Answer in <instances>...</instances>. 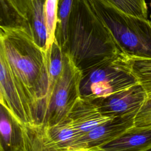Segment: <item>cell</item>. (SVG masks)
<instances>
[{"label":"cell","mask_w":151,"mask_h":151,"mask_svg":"<svg viewBox=\"0 0 151 151\" xmlns=\"http://www.w3.org/2000/svg\"><path fill=\"white\" fill-rule=\"evenodd\" d=\"M0 52L8 62L34 124H40L48 88L45 51L26 29L0 27Z\"/></svg>","instance_id":"1"},{"label":"cell","mask_w":151,"mask_h":151,"mask_svg":"<svg viewBox=\"0 0 151 151\" xmlns=\"http://www.w3.org/2000/svg\"><path fill=\"white\" fill-rule=\"evenodd\" d=\"M62 50L81 73L122 52L88 0H74Z\"/></svg>","instance_id":"2"},{"label":"cell","mask_w":151,"mask_h":151,"mask_svg":"<svg viewBox=\"0 0 151 151\" xmlns=\"http://www.w3.org/2000/svg\"><path fill=\"white\" fill-rule=\"evenodd\" d=\"M123 53L151 58V21L125 14L103 0H88Z\"/></svg>","instance_id":"3"},{"label":"cell","mask_w":151,"mask_h":151,"mask_svg":"<svg viewBox=\"0 0 151 151\" xmlns=\"http://www.w3.org/2000/svg\"><path fill=\"white\" fill-rule=\"evenodd\" d=\"M137 83L129 56L121 52L81 73L80 97L91 100L104 98Z\"/></svg>","instance_id":"4"},{"label":"cell","mask_w":151,"mask_h":151,"mask_svg":"<svg viewBox=\"0 0 151 151\" xmlns=\"http://www.w3.org/2000/svg\"><path fill=\"white\" fill-rule=\"evenodd\" d=\"M64 54V68L45 104L42 124L51 126L68 117L72 108L80 97L81 72L67 54Z\"/></svg>","instance_id":"5"},{"label":"cell","mask_w":151,"mask_h":151,"mask_svg":"<svg viewBox=\"0 0 151 151\" xmlns=\"http://www.w3.org/2000/svg\"><path fill=\"white\" fill-rule=\"evenodd\" d=\"M0 103L23 126L34 124L32 114L21 96L8 62L1 52Z\"/></svg>","instance_id":"6"},{"label":"cell","mask_w":151,"mask_h":151,"mask_svg":"<svg viewBox=\"0 0 151 151\" xmlns=\"http://www.w3.org/2000/svg\"><path fill=\"white\" fill-rule=\"evenodd\" d=\"M147 96L137 83L106 97L92 100L103 114L115 117L137 114Z\"/></svg>","instance_id":"7"},{"label":"cell","mask_w":151,"mask_h":151,"mask_svg":"<svg viewBox=\"0 0 151 151\" xmlns=\"http://www.w3.org/2000/svg\"><path fill=\"white\" fill-rule=\"evenodd\" d=\"M136 114L115 117L81 136L71 149L99 147L116 139L134 126Z\"/></svg>","instance_id":"8"},{"label":"cell","mask_w":151,"mask_h":151,"mask_svg":"<svg viewBox=\"0 0 151 151\" xmlns=\"http://www.w3.org/2000/svg\"><path fill=\"white\" fill-rule=\"evenodd\" d=\"M68 117L81 136L113 118L103 114L91 100L80 97Z\"/></svg>","instance_id":"9"},{"label":"cell","mask_w":151,"mask_h":151,"mask_svg":"<svg viewBox=\"0 0 151 151\" xmlns=\"http://www.w3.org/2000/svg\"><path fill=\"white\" fill-rule=\"evenodd\" d=\"M0 151H27L24 126L0 106Z\"/></svg>","instance_id":"10"},{"label":"cell","mask_w":151,"mask_h":151,"mask_svg":"<svg viewBox=\"0 0 151 151\" xmlns=\"http://www.w3.org/2000/svg\"><path fill=\"white\" fill-rule=\"evenodd\" d=\"M151 148V127L133 126L121 136L99 147L98 151H147Z\"/></svg>","instance_id":"11"},{"label":"cell","mask_w":151,"mask_h":151,"mask_svg":"<svg viewBox=\"0 0 151 151\" xmlns=\"http://www.w3.org/2000/svg\"><path fill=\"white\" fill-rule=\"evenodd\" d=\"M43 127L49 142L58 151L70 149L81 136L68 117L56 124Z\"/></svg>","instance_id":"12"},{"label":"cell","mask_w":151,"mask_h":151,"mask_svg":"<svg viewBox=\"0 0 151 151\" xmlns=\"http://www.w3.org/2000/svg\"><path fill=\"white\" fill-rule=\"evenodd\" d=\"M45 4V0H32V8L28 22L34 41L46 51L48 47V33Z\"/></svg>","instance_id":"13"},{"label":"cell","mask_w":151,"mask_h":151,"mask_svg":"<svg viewBox=\"0 0 151 151\" xmlns=\"http://www.w3.org/2000/svg\"><path fill=\"white\" fill-rule=\"evenodd\" d=\"M27 151H58L49 142L41 124L24 126Z\"/></svg>","instance_id":"14"},{"label":"cell","mask_w":151,"mask_h":151,"mask_svg":"<svg viewBox=\"0 0 151 151\" xmlns=\"http://www.w3.org/2000/svg\"><path fill=\"white\" fill-rule=\"evenodd\" d=\"M74 0H58L55 40L63 48L67 41L69 19Z\"/></svg>","instance_id":"15"},{"label":"cell","mask_w":151,"mask_h":151,"mask_svg":"<svg viewBox=\"0 0 151 151\" xmlns=\"http://www.w3.org/2000/svg\"><path fill=\"white\" fill-rule=\"evenodd\" d=\"M129 63L133 74L147 95L151 94V58L131 57Z\"/></svg>","instance_id":"16"},{"label":"cell","mask_w":151,"mask_h":151,"mask_svg":"<svg viewBox=\"0 0 151 151\" xmlns=\"http://www.w3.org/2000/svg\"><path fill=\"white\" fill-rule=\"evenodd\" d=\"M0 27L22 28L31 33L28 21L7 0H0Z\"/></svg>","instance_id":"17"},{"label":"cell","mask_w":151,"mask_h":151,"mask_svg":"<svg viewBox=\"0 0 151 151\" xmlns=\"http://www.w3.org/2000/svg\"><path fill=\"white\" fill-rule=\"evenodd\" d=\"M120 11L136 17L147 19L145 0H103Z\"/></svg>","instance_id":"18"},{"label":"cell","mask_w":151,"mask_h":151,"mask_svg":"<svg viewBox=\"0 0 151 151\" xmlns=\"http://www.w3.org/2000/svg\"><path fill=\"white\" fill-rule=\"evenodd\" d=\"M58 1V0H45V11L48 33V47L55 38Z\"/></svg>","instance_id":"19"},{"label":"cell","mask_w":151,"mask_h":151,"mask_svg":"<svg viewBox=\"0 0 151 151\" xmlns=\"http://www.w3.org/2000/svg\"><path fill=\"white\" fill-rule=\"evenodd\" d=\"M134 126L151 127V94H147L134 119Z\"/></svg>","instance_id":"20"},{"label":"cell","mask_w":151,"mask_h":151,"mask_svg":"<svg viewBox=\"0 0 151 151\" xmlns=\"http://www.w3.org/2000/svg\"><path fill=\"white\" fill-rule=\"evenodd\" d=\"M11 5L28 21L32 8V0H7Z\"/></svg>","instance_id":"21"},{"label":"cell","mask_w":151,"mask_h":151,"mask_svg":"<svg viewBox=\"0 0 151 151\" xmlns=\"http://www.w3.org/2000/svg\"><path fill=\"white\" fill-rule=\"evenodd\" d=\"M65 151H98L95 149H85V148H78V149H71Z\"/></svg>","instance_id":"22"},{"label":"cell","mask_w":151,"mask_h":151,"mask_svg":"<svg viewBox=\"0 0 151 151\" xmlns=\"http://www.w3.org/2000/svg\"><path fill=\"white\" fill-rule=\"evenodd\" d=\"M147 151H151V148H150V149H149V150H147Z\"/></svg>","instance_id":"23"}]
</instances>
